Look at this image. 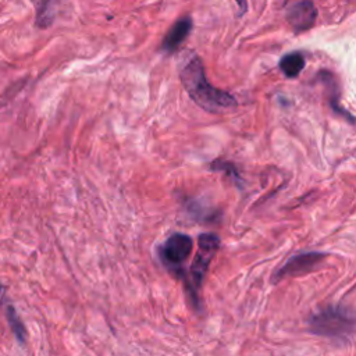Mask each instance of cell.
Listing matches in <instances>:
<instances>
[{
  "label": "cell",
  "instance_id": "10",
  "mask_svg": "<svg viewBox=\"0 0 356 356\" xmlns=\"http://www.w3.org/2000/svg\"><path fill=\"white\" fill-rule=\"evenodd\" d=\"M6 317H7V321L10 324V328L13 330L15 338L18 339L19 343H25V339H26V330H25V325L22 324L21 318L18 317L15 309L13 305H7L6 306Z\"/></svg>",
  "mask_w": 356,
  "mask_h": 356
},
{
  "label": "cell",
  "instance_id": "4",
  "mask_svg": "<svg viewBox=\"0 0 356 356\" xmlns=\"http://www.w3.org/2000/svg\"><path fill=\"white\" fill-rule=\"evenodd\" d=\"M193 249V239L186 234L175 232L170 235L159 249L163 266L174 277H185L184 264Z\"/></svg>",
  "mask_w": 356,
  "mask_h": 356
},
{
  "label": "cell",
  "instance_id": "9",
  "mask_svg": "<svg viewBox=\"0 0 356 356\" xmlns=\"http://www.w3.org/2000/svg\"><path fill=\"white\" fill-rule=\"evenodd\" d=\"M280 68L288 78H295L305 68V56L299 51L288 53L281 58Z\"/></svg>",
  "mask_w": 356,
  "mask_h": 356
},
{
  "label": "cell",
  "instance_id": "2",
  "mask_svg": "<svg viewBox=\"0 0 356 356\" xmlns=\"http://www.w3.org/2000/svg\"><path fill=\"white\" fill-rule=\"evenodd\" d=\"M197 253L191 264L188 278L185 281L186 291L195 303H199L197 292L202 288L209 264L220 248V238L214 234H202L197 238Z\"/></svg>",
  "mask_w": 356,
  "mask_h": 356
},
{
  "label": "cell",
  "instance_id": "3",
  "mask_svg": "<svg viewBox=\"0 0 356 356\" xmlns=\"http://www.w3.org/2000/svg\"><path fill=\"white\" fill-rule=\"evenodd\" d=\"M310 330L314 334L330 338H345L355 332L356 318H353L346 310L338 307H330L312 316Z\"/></svg>",
  "mask_w": 356,
  "mask_h": 356
},
{
  "label": "cell",
  "instance_id": "7",
  "mask_svg": "<svg viewBox=\"0 0 356 356\" xmlns=\"http://www.w3.org/2000/svg\"><path fill=\"white\" fill-rule=\"evenodd\" d=\"M192 28H193L192 18L189 15L181 17L171 25V28L165 33L160 49L167 54L175 53L181 47V44L185 42V39L189 36Z\"/></svg>",
  "mask_w": 356,
  "mask_h": 356
},
{
  "label": "cell",
  "instance_id": "8",
  "mask_svg": "<svg viewBox=\"0 0 356 356\" xmlns=\"http://www.w3.org/2000/svg\"><path fill=\"white\" fill-rule=\"evenodd\" d=\"M36 13V25L42 29L50 26L56 17L57 0H31Z\"/></svg>",
  "mask_w": 356,
  "mask_h": 356
},
{
  "label": "cell",
  "instance_id": "12",
  "mask_svg": "<svg viewBox=\"0 0 356 356\" xmlns=\"http://www.w3.org/2000/svg\"><path fill=\"white\" fill-rule=\"evenodd\" d=\"M0 289H1V285H0Z\"/></svg>",
  "mask_w": 356,
  "mask_h": 356
},
{
  "label": "cell",
  "instance_id": "11",
  "mask_svg": "<svg viewBox=\"0 0 356 356\" xmlns=\"http://www.w3.org/2000/svg\"><path fill=\"white\" fill-rule=\"evenodd\" d=\"M235 1H236L238 7H239V14H243L246 11V8H248V1L246 0H235Z\"/></svg>",
  "mask_w": 356,
  "mask_h": 356
},
{
  "label": "cell",
  "instance_id": "6",
  "mask_svg": "<svg viewBox=\"0 0 356 356\" xmlns=\"http://www.w3.org/2000/svg\"><path fill=\"white\" fill-rule=\"evenodd\" d=\"M317 17V10L313 1L310 0H302L299 3H295L286 14L289 25L293 28L295 32H303L310 29Z\"/></svg>",
  "mask_w": 356,
  "mask_h": 356
},
{
  "label": "cell",
  "instance_id": "5",
  "mask_svg": "<svg viewBox=\"0 0 356 356\" xmlns=\"http://www.w3.org/2000/svg\"><path fill=\"white\" fill-rule=\"evenodd\" d=\"M324 256L325 254L318 253V252H306V253L295 254L291 259H288V261L280 270H277L274 278L275 280H282L285 277L299 275V274L307 273L313 267L318 266L320 261L324 259Z\"/></svg>",
  "mask_w": 356,
  "mask_h": 356
},
{
  "label": "cell",
  "instance_id": "1",
  "mask_svg": "<svg viewBox=\"0 0 356 356\" xmlns=\"http://www.w3.org/2000/svg\"><path fill=\"white\" fill-rule=\"evenodd\" d=\"M179 78L191 99L203 110L220 113L236 106L232 95L214 88L204 72L203 63L195 51H188L179 61Z\"/></svg>",
  "mask_w": 356,
  "mask_h": 356
}]
</instances>
